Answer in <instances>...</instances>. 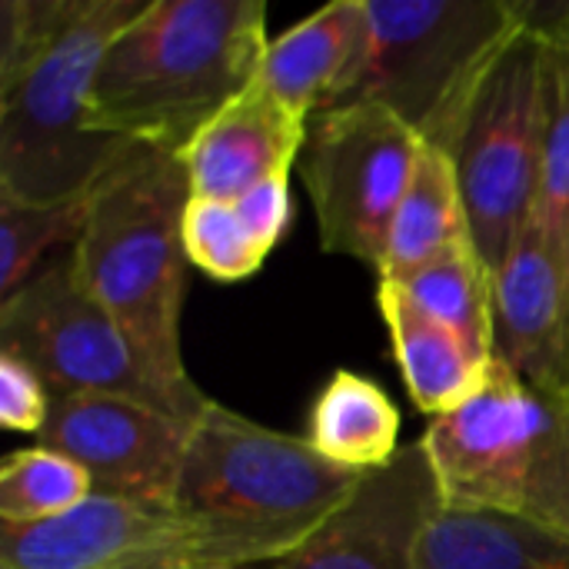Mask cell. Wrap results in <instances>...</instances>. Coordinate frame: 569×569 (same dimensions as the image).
<instances>
[{
    "instance_id": "1",
    "label": "cell",
    "mask_w": 569,
    "mask_h": 569,
    "mask_svg": "<svg viewBox=\"0 0 569 569\" xmlns=\"http://www.w3.org/2000/svg\"><path fill=\"white\" fill-rule=\"evenodd\" d=\"M363 473L217 400L193 437L170 497L193 563L273 567L293 557L360 487Z\"/></svg>"
},
{
    "instance_id": "2",
    "label": "cell",
    "mask_w": 569,
    "mask_h": 569,
    "mask_svg": "<svg viewBox=\"0 0 569 569\" xmlns=\"http://www.w3.org/2000/svg\"><path fill=\"white\" fill-rule=\"evenodd\" d=\"M263 0H150L103 50L87 123L183 153L267 57Z\"/></svg>"
},
{
    "instance_id": "3",
    "label": "cell",
    "mask_w": 569,
    "mask_h": 569,
    "mask_svg": "<svg viewBox=\"0 0 569 569\" xmlns=\"http://www.w3.org/2000/svg\"><path fill=\"white\" fill-rule=\"evenodd\" d=\"M183 157L133 143L90 190L73 263L87 290L127 330L157 373L193 383L183 363L180 320L187 293L183 210L190 203Z\"/></svg>"
},
{
    "instance_id": "4",
    "label": "cell",
    "mask_w": 569,
    "mask_h": 569,
    "mask_svg": "<svg viewBox=\"0 0 569 569\" xmlns=\"http://www.w3.org/2000/svg\"><path fill=\"white\" fill-rule=\"evenodd\" d=\"M527 27V0H367L363 43L320 110L373 103L450 153L500 50Z\"/></svg>"
},
{
    "instance_id": "5",
    "label": "cell",
    "mask_w": 569,
    "mask_h": 569,
    "mask_svg": "<svg viewBox=\"0 0 569 569\" xmlns=\"http://www.w3.org/2000/svg\"><path fill=\"white\" fill-rule=\"evenodd\" d=\"M443 503L569 537V393L493 360L487 387L420 437Z\"/></svg>"
},
{
    "instance_id": "6",
    "label": "cell",
    "mask_w": 569,
    "mask_h": 569,
    "mask_svg": "<svg viewBox=\"0 0 569 569\" xmlns=\"http://www.w3.org/2000/svg\"><path fill=\"white\" fill-rule=\"evenodd\" d=\"M150 0H90L87 13L23 70L0 80V200L67 203L133 147L87 123L107 43Z\"/></svg>"
},
{
    "instance_id": "7",
    "label": "cell",
    "mask_w": 569,
    "mask_h": 569,
    "mask_svg": "<svg viewBox=\"0 0 569 569\" xmlns=\"http://www.w3.org/2000/svg\"><path fill=\"white\" fill-rule=\"evenodd\" d=\"M0 353L27 363L53 397H123L197 420L210 397L150 367L127 330L87 290L73 253L50 260L0 303Z\"/></svg>"
},
{
    "instance_id": "8",
    "label": "cell",
    "mask_w": 569,
    "mask_h": 569,
    "mask_svg": "<svg viewBox=\"0 0 569 569\" xmlns=\"http://www.w3.org/2000/svg\"><path fill=\"white\" fill-rule=\"evenodd\" d=\"M450 157L470 237L497 273L533 223L543 180V50L530 27L483 73Z\"/></svg>"
},
{
    "instance_id": "9",
    "label": "cell",
    "mask_w": 569,
    "mask_h": 569,
    "mask_svg": "<svg viewBox=\"0 0 569 569\" xmlns=\"http://www.w3.org/2000/svg\"><path fill=\"white\" fill-rule=\"evenodd\" d=\"M423 140L390 110L350 103L317 110L297 157L320 247L383 270L387 237Z\"/></svg>"
},
{
    "instance_id": "10",
    "label": "cell",
    "mask_w": 569,
    "mask_h": 569,
    "mask_svg": "<svg viewBox=\"0 0 569 569\" xmlns=\"http://www.w3.org/2000/svg\"><path fill=\"white\" fill-rule=\"evenodd\" d=\"M193 423L137 400L77 393L53 397L37 443L77 460L100 497L170 507Z\"/></svg>"
},
{
    "instance_id": "11",
    "label": "cell",
    "mask_w": 569,
    "mask_h": 569,
    "mask_svg": "<svg viewBox=\"0 0 569 569\" xmlns=\"http://www.w3.org/2000/svg\"><path fill=\"white\" fill-rule=\"evenodd\" d=\"M440 480L423 440L373 473L353 497L280 567L283 569H423L427 537L443 510Z\"/></svg>"
},
{
    "instance_id": "12",
    "label": "cell",
    "mask_w": 569,
    "mask_h": 569,
    "mask_svg": "<svg viewBox=\"0 0 569 569\" xmlns=\"http://www.w3.org/2000/svg\"><path fill=\"white\" fill-rule=\"evenodd\" d=\"M190 540L170 507L93 493L77 510L0 527V569H187Z\"/></svg>"
},
{
    "instance_id": "13",
    "label": "cell",
    "mask_w": 569,
    "mask_h": 569,
    "mask_svg": "<svg viewBox=\"0 0 569 569\" xmlns=\"http://www.w3.org/2000/svg\"><path fill=\"white\" fill-rule=\"evenodd\" d=\"M493 360L569 393V257L537 223L493 273Z\"/></svg>"
},
{
    "instance_id": "14",
    "label": "cell",
    "mask_w": 569,
    "mask_h": 569,
    "mask_svg": "<svg viewBox=\"0 0 569 569\" xmlns=\"http://www.w3.org/2000/svg\"><path fill=\"white\" fill-rule=\"evenodd\" d=\"M310 117L277 100L257 77L180 153L193 197L240 200L257 183L290 173L307 140Z\"/></svg>"
},
{
    "instance_id": "15",
    "label": "cell",
    "mask_w": 569,
    "mask_h": 569,
    "mask_svg": "<svg viewBox=\"0 0 569 569\" xmlns=\"http://www.w3.org/2000/svg\"><path fill=\"white\" fill-rule=\"evenodd\" d=\"M377 307L387 323L407 393L420 413L430 420L447 417L487 387L493 357H480L467 340L413 307L400 287L380 280Z\"/></svg>"
},
{
    "instance_id": "16",
    "label": "cell",
    "mask_w": 569,
    "mask_h": 569,
    "mask_svg": "<svg viewBox=\"0 0 569 569\" xmlns=\"http://www.w3.org/2000/svg\"><path fill=\"white\" fill-rule=\"evenodd\" d=\"M367 0H333L270 40L260 80L300 117H313L337 90L363 43Z\"/></svg>"
},
{
    "instance_id": "17",
    "label": "cell",
    "mask_w": 569,
    "mask_h": 569,
    "mask_svg": "<svg viewBox=\"0 0 569 569\" xmlns=\"http://www.w3.org/2000/svg\"><path fill=\"white\" fill-rule=\"evenodd\" d=\"M307 443L347 470H383L403 450L400 410L370 377L357 370H333L307 413Z\"/></svg>"
},
{
    "instance_id": "18",
    "label": "cell",
    "mask_w": 569,
    "mask_h": 569,
    "mask_svg": "<svg viewBox=\"0 0 569 569\" xmlns=\"http://www.w3.org/2000/svg\"><path fill=\"white\" fill-rule=\"evenodd\" d=\"M543 50V180L533 223L569 257V3L527 0Z\"/></svg>"
},
{
    "instance_id": "19",
    "label": "cell",
    "mask_w": 569,
    "mask_h": 569,
    "mask_svg": "<svg viewBox=\"0 0 569 569\" xmlns=\"http://www.w3.org/2000/svg\"><path fill=\"white\" fill-rule=\"evenodd\" d=\"M470 233L453 157L423 143L387 237L380 280H400Z\"/></svg>"
},
{
    "instance_id": "20",
    "label": "cell",
    "mask_w": 569,
    "mask_h": 569,
    "mask_svg": "<svg viewBox=\"0 0 569 569\" xmlns=\"http://www.w3.org/2000/svg\"><path fill=\"white\" fill-rule=\"evenodd\" d=\"M423 569H569V537L443 507L427 537Z\"/></svg>"
},
{
    "instance_id": "21",
    "label": "cell",
    "mask_w": 569,
    "mask_h": 569,
    "mask_svg": "<svg viewBox=\"0 0 569 569\" xmlns=\"http://www.w3.org/2000/svg\"><path fill=\"white\" fill-rule=\"evenodd\" d=\"M427 317L467 340L480 357H493V270L470 233L400 280H387Z\"/></svg>"
},
{
    "instance_id": "22",
    "label": "cell",
    "mask_w": 569,
    "mask_h": 569,
    "mask_svg": "<svg viewBox=\"0 0 569 569\" xmlns=\"http://www.w3.org/2000/svg\"><path fill=\"white\" fill-rule=\"evenodd\" d=\"M90 473L60 450L23 447L0 467V527H30L63 517L93 497Z\"/></svg>"
},
{
    "instance_id": "23",
    "label": "cell",
    "mask_w": 569,
    "mask_h": 569,
    "mask_svg": "<svg viewBox=\"0 0 569 569\" xmlns=\"http://www.w3.org/2000/svg\"><path fill=\"white\" fill-rule=\"evenodd\" d=\"M87 197L67 203L0 200V303L47 267L43 257L53 247L67 240L77 243L87 217Z\"/></svg>"
},
{
    "instance_id": "24",
    "label": "cell",
    "mask_w": 569,
    "mask_h": 569,
    "mask_svg": "<svg viewBox=\"0 0 569 569\" xmlns=\"http://www.w3.org/2000/svg\"><path fill=\"white\" fill-rule=\"evenodd\" d=\"M183 253L190 267L220 283H240L253 277L270 257L233 203L207 197H190L183 210Z\"/></svg>"
},
{
    "instance_id": "25",
    "label": "cell",
    "mask_w": 569,
    "mask_h": 569,
    "mask_svg": "<svg viewBox=\"0 0 569 569\" xmlns=\"http://www.w3.org/2000/svg\"><path fill=\"white\" fill-rule=\"evenodd\" d=\"M87 7L90 0H0V80L40 57Z\"/></svg>"
},
{
    "instance_id": "26",
    "label": "cell",
    "mask_w": 569,
    "mask_h": 569,
    "mask_svg": "<svg viewBox=\"0 0 569 569\" xmlns=\"http://www.w3.org/2000/svg\"><path fill=\"white\" fill-rule=\"evenodd\" d=\"M53 393L43 380L10 353H0V423L13 433H40L50 417Z\"/></svg>"
},
{
    "instance_id": "27",
    "label": "cell",
    "mask_w": 569,
    "mask_h": 569,
    "mask_svg": "<svg viewBox=\"0 0 569 569\" xmlns=\"http://www.w3.org/2000/svg\"><path fill=\"white\" fill-rule=\"evenodd\" d=\"M233 207L243 217V223L250 227V233L267 250H273L283 240V233L290 227V217H293V207H290V173H277V177L257 183L240 200H233Z\"/></svg>"
},
{
    "instance_id": "28",
    "label": "cell",
    "mask_w": 569,
    "mask_h": 569,
    "mask_svg": "<svg viewBox=\"0 0 569 569\" xmlns=\"http://www.w3.org/2000/svg\"><path fill=\"white\" fill-rule=\"evenodd\" d=\"M187 569H283L280 563H273V567H233V563H193V567Z\"/></svg>"
}]
</instances>
